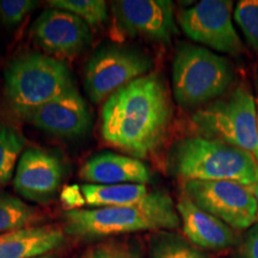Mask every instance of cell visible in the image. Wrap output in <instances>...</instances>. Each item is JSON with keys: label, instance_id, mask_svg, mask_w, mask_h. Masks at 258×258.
Wrapping results in <instances>:
<instances>
[{"label": "cell", "instance_id": "cell-21", "mask_svg": "<svg viewBox=\"0 0 258 258\" xmlns=\"http://www.w3.org/2000/svg\"><path fill=\"white\" fill-rule=\"evenodd\" d=\"M48 4L76 15L90 27H98L108 19V5L102 0H49Z\"/></svg>", "mask_w": 258, "mask_h": 258}, {"label": "cell", "instance_id": "cell-19", "mask_svg": "<svg viewBox=\"0 0 258 258\" xmlns=\"http://www.w3.org/2000/svg\"><path fill=\"white\" fill-rule=\"evenodd\" d=\"M25 144L24 137L17 129L0 124V188L14 177L17 159Z\"/></svg>", "mask_w": 258, "mask_h": 258}, {"label": "cell", "instance_id": "cell-15", "mask_svg": "<svg viewBox=\"0 0 258 258\" xmlns=\"http://www.w3.org/2000/svg\"><path fill=\"white\" fill-rule=\"evenodd\" d=\"M88 184H146L152 179L148 167L140 159L112 152L95 154L79 171Z\"/></svg>", "mask_w": 258, "mask_h": 258}, {"label": "cell", "instance_id": "cell-26", "mask_svg": "<svg viewBox=\"0 0 258 258\" xmlns=\"http://www.w3.org/2000/svg\"><path fill=\"white\" fill-rule=\"evenodd\" d=\"M61 202L67 208V211L82 209L83 206L86 205L82 186L77 184L66 186L61 192Z\"/></svg>", "mask_w": 258, "mask_h": 258}, {"label": "cell", "instance_id": "cell-20", "mask_svg": "<svg viewBox=\"0 0 258 258\" xmlns=\"http://www.w3.org/2000/svg\"><path fill=\"white\" fill-rule=\"evenodd\" d=\"M152 258H209L184 238L167 232H160L151 240Z\"/></svg>", "mask_w": 258, "mask_h": 258}, {"label": "cell", "instance_id": "cell-17", "mask_svg": "<svg viewBox=\"0 0 258 258\" xmlns=\"http://www.w3.org/2000/svg\"><path fill=\"white\" fill-rule=\"evenodd\" d=\"M86 205L92 208L140 206L164 200L169 194L163 190H150L146 184H83Z\"/></svg>", "mask_w": 258, "mask_h": 258}, {"label": "cell", "instance_id": "cell-10", "mask_svg": "<svg viewBox=\"0 0 258 258\" xmlns=\"http://www.w3.org/2000/svg\"><path fill=\"white\" fill-rule=\"evenodd\" d=\"M111 12L125 36L167 44L178 32L175 5L170 0H117L111 4Z\"/></svg>", "mask_w": 258, "mask_h": 258}, {"label": "cell", "instance_id": "cell-27", "mask_svg": "<svg viewBox=\"0 0 258 258\" xmlns=\"http://www.w3.org/2000/svg\"><path fill=\"white\" fill-rule=\"evenodd\" d=\"M32 258H60L59 256L55 252H50V253H47V254H42V256H38V257H32Z\"/></svg>", "mask_w": 258, "mask_h": 258}, {"label": "cell", "instance_id": "cell-3", "mask_svg": "<svg viewBox=\"0 0 258 258\" xmlns=\"http://www.w3.org/2000/svg\"><path fill=\"white\" fill-rule=\"evenodd\" d=\"M62 219L64 233L82 240L144 231H170L180 225L178 212L170 195L147 205L66 211Z\"/></svg>", "mask_w": 258, "mask_h": 258}, {"label": "cell", "instance_id": "cell-22", "mask_svg": "<svg viewBox=\"0 0 258 258\" xmlns=\"http://www.w3.org/2000/svg\"><path fill=\"white\" fill-rule=\"evenodd\" d=\"M76 258H144V254L138 240L114 238L91 245Z\"/></svg>", "mask_w": 258, "mask_h": 258}, {"label": "cell", "instance_id": "cell-11", "mask_svg": "<svg viewBox=\"0 0 258 258\" xmlns=\"http://www.w3.org/2000/svg\"><path fill=\"white\" fill-rule=\"evenodd\" d=\"M30 34L35 43L56 59H73L89 47V25L71 12L48 9L35 19Z\"/></svg>", "mask_w": 258, "mask_h": 258}, {"label": "cell", "instance_id": "cell-2", "mask_svg": "<svg viewBox=\"0 0 258 258\" xmlns=\"http://www.w3.org/2000/svg\"><path fill=\"white\" fill-rule=\"evenodd\" d=\"M171 172L185 180H231L253 188L258 183V163L239 147L196 135L171 147Z\"/></svg>", "mask_w": 258, "mask_h": 258}, {"label": "cell", "instance_id": "cell-25", "mask_svg": "<svg viewBox=\"0 0 258 258\" xmlns=\"http://www.w3.org/2000/svg\"><path fill=\"white\" fill-rule=\"evenodd\" d=\"M238 258H258V224L247 230L238 250Z\"/></svg>", "mask_w": 258, "mask_h": 258}, {"label": "cell", "instance_id": "cell-5", "mask_svg": "<svg viewBox=\"0 0 258 258\" xmlns=\"http://www.w3.org/2000/svg\"><path fill=\"white\" fill-rule=\"evenodd\" d=\"M234 80L230 60L206 48L183 43L172 62V91L183 109H200L224 96Z\"/></svg>", "mask_w": 258, "mask_h": 258}, {"label": "cell", "instance_id": "cell-13", "mask_svg": "<svg viewBox=\"0 0 258 258\" xmlns=\"http://www.w3.org/2000/svg\"><path fill=\"white\" fill-rule=\"evenodd\" d=\"M91 114L77 86L25 115L22 121L60 138L82 137L91 125Z\"/></svg>", "mask_w": 258, "mask_h": 258}, {"label": "cell", "instance_id": "cell-4", "mask_svg": "<svg viewBox=\"0 0 258 258\" xmlns=\"http://www.w3.org/2000/svg\"><path fill=\"white\" fill-rule=\"evenodd\" d=\"M8 105L19 120L76 86L63 60L24 51L10 61L4 72Z\"/></svg>", "mask_w": 258, "mask_h": 258}, {"label": "cell", "instance_id": "cell-24", "mask_svg": "<svg viewBox=\"0 0 258 258\" xmlns=\"http://www.w3.org/2000/svg\"><path fill=\"white\" fill-rule=\"evenodd\" d=\"M36 6L34 0H0V22L8 28L17 27Z\"/></svg>", "mask_w": 258, "mask_h": 258}, {"label": "cell", "instance_id": "cell-16", "mask_svg": "<svg viewBox=\"0 0 258 258\" xmlns=\"http://www.w3.org/2000/svg\"><path fill=\"white\" fill-rule=\"evenodd\" d=\"M66 233L53 225L32 226L0 234V258H32L55 252L64 244Z\"/></svg>", "mask_w": 258, "mask_h": 258}, {"label": "cell", "instance_id": "cell-23", "mask_svg": "<svg viewBox=\"0 0 258 258\" xmlns=\"http://www.w3.org/2000/svg\"><path fill=\"white\" fill-rule=\"evenodd\" d=\"M233 18L247 43L258 53V0H241L238 3Z\"/></svg>", "mask_w": 258, "mask_h": 258}, {"label": "cell", "instance_id": "cell-28", "mask_svg": "<svg viewBox=\"0 0 258 258\" xmlns=\"http://www.w3.org/2000/svg\"><path fill=\"white\" fill-rule=\"evenodd\" d=\"M252 191H253V195H254V199H256V202H257V209H258V183L256 185L252 188ZM257 215H258V211H257Z\"/></svg>", "mask_w": 258, "mask_h": 258}, {"label": "cell", "instance_id": "cell-29", "mask_svg": "<svg viewBox=\"0 0 258 258\" xmlns=\"http://www.w3.org/2000/svg\"><path fill=\"white\" fill-rule=\"evenodd\" d=\"M257 125H258V99H257Z\"/></svg>", "mask_w": 258, "mask_h": 258}, {"label": "cell", "instance_id": "cell-12", "mask_svg": "<svg viewBox=\"0 0 258 258\" xmlns=\"http://www.w3.org/2000/svg\"><path fill=\"white\" fill-rule=\"evenodd\" d=\"M60 157L48 150L30 147L19 157L14 186L22 198L31 202L46 203L53 199L63 178Z\"/></svg>", "mask_w": 258, "mask_h": 258}, {"label": "cell", "instance_id": "cell-8", "mask_svg": "<svg viewBox=\"0 0 258 258\" xmlns=\"http://www.w3.org/2000/svg\"><path fill=\"white\" fill-rule=\"evenodd\" d=\"M183 195L231 228L243 231L258 219L252 188L231 180H185Z\"/></svg>", "mask_w": 258, "mask_h": 258}, {"label": "cell", "instance_id": "cell-14", "mask_svg": "<svg viewBox=\"0 0 258 258\" xmlns=\"http://www.w3.org/2000/svg\"><path fill=\"white\" fill-rule=\"evenodd\" d=\"M182 221L183 233L189 243L203 250L220 251L235 244V232L208 212L195 205L188 196L182 195L176 206Z\"/></svg>", "mask_w": 258, "mask_h": 258}, {"label": "cell", "instance_id": "cell-18", "mask_svg": "<svg viewBox=\"0 0 258 258\" xmlns=\"http://www.w3.org/2000/svg\"><path fill=\"white\" fill-rule=\"evenodd\" d=\"M40 219L37 209L27 205L18 196L0 191V234L32 227Z\"/></svg>", "mask_w": 258, "mask_h": 258}, {"label": "cell", "instance_id": "cell-9", "mask_svg": "<svg viewBox=\"0 0 258 258\" xmlns=\"http://www.w3.org/2000/svg\"><path fill=\"white\" fill-rule=\"evenodd\" d=\"M233 12V2L230 0H202L180 11L177 22L192 41L221 53L239 55L245 49L232 21Z\"/></svg>", "mask_w": 258, "mask_h": 258}, {"label": "cell", "instance_id": "cell-6", "mask_svg": "<svg viewBox=\"0 0 258 258\" xmlns=\"http://www.w3.org/2000/svg\"><path fill=\"white\" fill-rule=\"evenodd\" d=\"M191 121L200 137L239 147L258 163L257 105L244 85L198 109Z\"/></svg>", "mask_w": 258, "mask_h": 258}, {"label": "cell", "instance_id": "cell-1", "mask_svg": "<svg viewBox=\"0 0 258 258\" xmlns=\"http://www.w3.org/2000/svg\"><path fill=\"white\" fill-rule=\"evenodd\" d=\"M101 134L106 144L137 159L163 146L172 120V103L163 77L148 73L112 93L103 103Z\"/></svg>", "mask_w": 258, "mask_h": 258}, {"label": "cell", "instance_id": "cell-7", "mask_svg": "<svg viewBox=\"0 0 258 258\" xmlns=\"http://www.w3.org/2000/svg\"><path fill=\"white\" fill-rule=\"evenodd\" d=\"M152 66V59L135 48L104 44L86 63L84 88L93 103L105 102L117 90L150 73Z\"/></svg>", "mask_w": 258, "mask_h": 258}]
</instances>
